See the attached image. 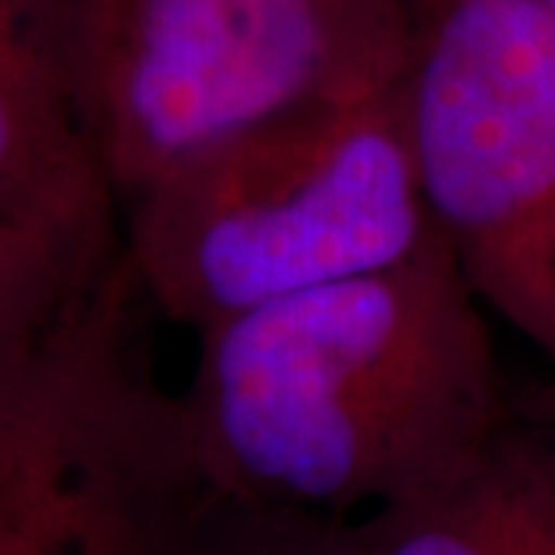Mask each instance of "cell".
<instances>
[{
    "instance_id": "obj_5",
    "label": "cell",
    "mask_w": 555,
    "mask_h": 555,
    "mask_svg": "<svg viewBox=\"0 0 555 555\" xmlns=\"http://www.w3.org/2000/svg\"><path fill=\"white\" fill-rule=\"evenodd\" d=\"M87 124L116 203L307 98L393 80L415 0H80Z\"/></svg>"
},
{
    "instance_id": "obj_8",
    "label": "cell",
    "mask_w": 555,
    "mask_h": 555,
    "mask_svg": "<svg viewBox=\"0 0 555 555\" xmlns=\"http://www.w3.org/2000/svg\"><path fill=\"white\" fill-rule=\"evenodd\" d=\"M177 555H369L353 519L246 502L217 491Z\"/></svg>"
},
{
    "instance_id": "obj_9",
    "label": "cell",
    "mask_w": 555,
    "mask_h": 555,
    "mask_svg": "<svg viewBox=\"0 0 555 555\" xmlns=\"http://www.w3.org/2000/svg\"><path fill=\"white\" fill-rule=\"evenodd\" d=\"M487 462V459H483ZM483 469V465H480ZM480 469L451 487L353 519L369 555H502L483 505Z\"/></svg>"
},
{
    "instance_id": "obj_11",
    "label": "cell",
    "mask_w": 555,
    "mask_h": 555,
    "mask_svg": "<svg viewBox=\"0 0 555 555\" xmlns=\"http://www.w3.org/2000/svg\"><path fill=\"white\" fill-rule=\"evenodd\" d=\"M534 4H538V8L545 11V15H548V18L555 22V0H534Z\"/></svg>"
},
{
    "instance_id": "obj_2",
    "label": "cell",
    "mask_w": 555,
    "mask_h": 555,
    "mask_svg": "<svg viewBox=\"0 0 555 555\" xmlns=\"http://www.w3.org/2000/svg\"><path fill=\"white\" fill-rule=\"evenodd\" d=\"M437 235L401 76L231 130L119 203V246L144 304L192 332L390 268Z\"/></svg>"
},
{
    "instance_id": "obj_7",
    "label": "cell",
    "mask_w": 555,
    "mask_h": 555,
    "mask_svg": "<svg viewBox=\"0 0 555 555\" xmlns=\"http://www.w3.org/2000/svg\"><path fill=\"white\" fill-rule=\"evenodd\" d=\"M502 555H555V440L548 426L508 422L480 469Z\"/></svg>"
},
{
    "instance_id": "obj_4",
    "label": "cell",
    "mask_w": 555,
    "mask_h": 555,
    "mask_svg": "<svg viewBox=\"0 0 555 555\" xmlns=\"http://www.w3.org/2000/svg\"><path fill=\"white\" fill-rule=\"evenodd\" d=\"M401 108L465 282L555 364V22L534 0H415Z\"/></svg>"
},
{
    "instance_id": "obj_6",
    "label": "cell",
    "mask_w": 555,
    "mask_h": 555,
    "mask_svg": "<svg viewBox=\"0 0 555 555\" xmlns=\"http://www.w3.org/2000/svg\"><path fill=\"white\" fill-rule=\"evenodd\" d=\"M80 0H0V220L119 246V203L83 102Z\"/></svg>"
},
{
    "instance_id": "obj_3",
    "label": "cell",
    "mask_w": 555,
    "mask_h": 555,
    "mask_svg": "<svg viewBox=\"0 0 555 555\" xmlns=\"http://www.w3.org/2000/svg\"><path fill=\"white\" fill-rule=\"evenodd\" d=\"M119 246L0 347V555H177L217 487Z\"/></svg>"
},
{
    "instance_id": "obj_12",
    "label": "cell",
    "mask_w": 555,
    "mask_h": 555,
    "mask_svg": "<svg viewBox=\"0 0 555 555\" xmlns=\"http://www.w3.org/2000/svg\"><path fill=\"white\" fill-rule=\"evenodd\" d=\"M548 429H552V440H555V426H548Z\"/></svg>"
},
{
    "instance_id": "obj_10",
    "label": "cell",
    "mask_w": 555,
    "mask_h": 555,
    "mask_svg": "<svg viewBox=\"0 0 555 555\" xmlns=\"http://www.w3.org/2000/svg\"><path fill=\"white\" fill-rule=\"evenodd\" d=\"M116 249H80L43 231L0 220V347L48 318Z\"/></svg>"
},
{
    "instance_id": "obj_1",
    "label": "cell",
    "mask_w": 555,
    "mask_h": 555,
    "mask_svg": "<svg viewBox=\"0 0 555 555\" xmlns=\"http://www.w3.org/2000/svg\"><path fill=\"white\" fill-rule=\"evenodd\" d=\"M195 336L181 390L195 451L246 502L364 519L473 476L513 422L483 304L443 235Z\"/></svg>"
}]
</instances>
